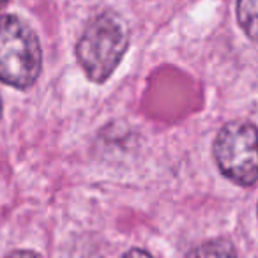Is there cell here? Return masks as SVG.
Listing matches in <instances>:
<instances>
[{"mask_svg":"<svg viewBox=\"0 0 258 258\" xmlns=\"http://www.w3.org/2000/svg\"><path fill=\"white\" fill-rule=\"evenodd\" d=\"M8 258H41L37 253L29 249H18V251H13V253L8 254Z\"/></svg>","mask_w":258,"mask_h":258,"instance_id":"obj_6","label":"cell"},{"mask_svg":"<svg viewBox=\"0 0 258 258\" xmlns=\"http://www.w3.org/2000/svg\"><path fill=\"white\" fill-rule=\"evenodd\" d=\"M186 258H239L232 242L225 239H214L200 244L198 247L191 249Z\"/></svg>","mask_w":258,"mask_h":258,"instance_id":"obj_4","label":"cell"},{"mask_svg":"<svg viewBox=\"0 0 258 258\" xmlns=\"http://www.w3.org/2000/svg\"><path fill=\"white\" fill-rule=\"evenodd\" d=\"M122 258H154V256L144 249H131V251H127Z\"/></svg>","mask_w":258,"mask_h":258,"instance_id":"obj_7","label":"cell"},{"mask_svg":"<svg viewBox=\"0 0 258 258\" xmlns=\"http://www.w3.org/2000/svg\"><path fill=\"white\" fill-rule=\"evenodd\" d=\"M0 117H2V99H0Z\"/></svg>","mask_w":258,"mask_h":258,"instance_id":"obj_9","label":"cell"},{"mask_svg":"<svg viewBox=\"0 0 258 258\" xmlns=\"http://www.w3.org/2000/svg\"><path fill=\"white\" fill-rule=\"evenodd\" d=\"M237 20L246 36L258 43V0H237Z\"/></svg>","mask_w":258,"mask_h":258,"instance_id":"obj_5","label":"cell"},{"mask_svg":"<svg viewBox=\"0 0 258 258\" xmlns=\"http://www.w3.org/2000/svg\"><path fill=\"white\" fill-rule=\"evenodd\" d=\"M6 4H8V0H0V11H2V8H4Z\"/></svg>","mask_w":258,"mask_h":258,"instance_id":"obj_8","label":"cell"},{"mask_svg":"<svg viewBox=\"0 0 258 258\" xmlns=\"http://www.w3.org/2000/svg\"><path fill=\"white\" fill-rule=\"evenodd\" d=\"M129 46V30L115 13H101L85 27L78 44L76 58L89 76L101 83L111 76Z\"/></svg>","mask_w":258,"mask_h":258,"instance_id":"obj_1","label":"cell"},{"mask_svg":"<svg viewBox=\"0 0 258 258\" xmlns=\"http://www.w3.org/2000/svg\"><path fill=\"white\" fill-rule=\"evenodd\" d=\"M43 51L36 32L16 15L0 16V82L15 89L36 83Z\"/></svg>","mask_w":258,"mask_h":258,"instance_id":"obj_2","label":"cell"},{"mask_svg":"<svg viewBox=\"0 0 258 258\" xmlns=\"http://www.w3.org/2000/svg\"><path fill=\"white\" fill-rule=\"evenodd\" d=\"M214 159L226 179L239 186L258 180V129L247 120H232L218 131Z\"/></svg>","mask_w":258,"mask_h":258,"instance_id":"obj_3","label":"cell"}]
</instances>
